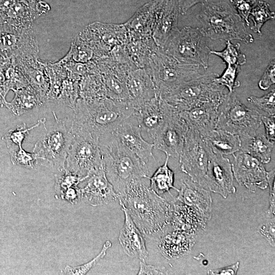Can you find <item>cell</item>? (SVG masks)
I'll return each mask as SVG.
<instances>
[{"mask_svg":"<svg viewBox=\"0 0 275 275\" xmlns=\"http://www.w3.org/2000/svg\"><path fill=\"white\" fill-rule=\"evenodd\" d=\"M238 12V14L248 26L250 23L249 19L250 13L256 5L257 0H230Z\"/></svg>","mask_w":275,"mask_h":275,"instance_id":"obj_39","label":"cell"},{"mask_svg":"<svg viewBox=\"0 0 275 275\" xmlns=\"http://www.w3.org/2000/svg\"><path fill=\"white\" fill-rule=\"evenodd\" d=\"M126 87L129 102L134 110L157 96L153 80L144 68L136 69L128 73Z\"/></svg>","mask_w":275,"mask_h":275,"instance_id":"obj_21","label":"cell"},{"mask_svg":"<svg viewBox=\"0 0 275 275\" xmlns=\"http://www.w3.org/2000/svg\"><path fill=\"white\" fill-rule=\"evenodd\" d=\"M106 177L119 197L133 180L148 179L149 168L118 140L114 133L98 141Z\"/></svg>","mask_w":275,"mask_h":275,"instance_id":"obj_3","label":"cell"},{"mask_svg":"<svg viewBox=\"0 0 275 275\" xmlns=\"http://www.w3.org/2000/svg\"><path fill=\"white\" fill-rule=\"evenodd\" d=\"M73 109L70 127L72 134L89 136L98 142L102 137L114 132L134 112L128 101L108 97L95 101L79 98Z\"/></svg>","mask_w":275,"mask_h":275,"instance_id":"obj_1","label":"cell"},{"mask_svg":"<svg viewBox=\"0 0 275 275\" xmlns=\"http://www.w3.org/2000/svg\"><path fill=\"white\" fill-rule=\"evenodd\" d=\"M143 179L130 182L118 199L142 233L151 239L171 223L173 207Z\"/></svg>","mask_w":275,"mask_h":275,"instance_id":"obj_2","label":"cell"},{"mask_svg":"<svg viewBox=\"0 0 275 275\" xmlns=\"http://www.w3.org/2000/svg\"><path fill=\"white\" fill-rule=\"evenodd\" d=\"M32 1H37L38 0H32Z\"/></svg>","mask_w":275,"mask_h":275,"instance_id":"obj_47","label":"cell"},{"mask_svg":"<svg viewBox=\"0 0 275 275\" xmlns=\"http://www.w3.org/2000/svg\"><path fill=\"white\" fill-rule=\"evenodd\" d=\"M261 233L268 238L269 242L274 245V224L271 223L268 226H263L260 229Z\"/></svg>","mask_w":275,"mask_h":275,"instance_id":"obj_46","label":"cell"},{"mask_svg":"<svg viewBox=\"0 0 275 275\" xmlns=\"http://www.w3.org/2000/svg\"><path fill=\"white\" fill-rule=\"evenodd\" d=\"M216 73L205 72L172 90L161 98L181 112L207 102L221 103L227 94L226 88L214 80Z\"/></svg>","mask_w":275,"mask_h":275,"instance_id":"obj_6","label":"cell"},{"mask_svg":"<svg viewBox=\"0 0 275 275\" xmlns=\"http://www.w3.org/2000/svg\"><path fill=\"white\" fill-rule=\"evenodd\" d=\"M249 17L253 22L251 30L261 35L262 25L266 21L274 18V13L270 11L268 3L264 1H259L253 8Z\"/></svg>","mask_w":275,"mask_h":275,"instance_id":"obj_32","label":"cell"},{"mask_svg":"<svg viewBox=\"0 0 275 275\" xmlns=\"http://www.w3.org/2000/svg\"><path fill=\"white\" fill-rule=\"evenodd\" d=\"M226 48L221 51L211 50V54L219 57L227 65L241 66L245 63V55L240 50L239 43L233 44L229 40L226 41Z\"/></svg>","mask_w":275,"mask_h":275,"instance_id":"obj_33","label":"cell"},{"mask_svg":"<svg viewBox=\"0 0 275 275\" xmlns=\"http://www.w3.org/2000/svg\"><path fill=\"white\" fill-rule=\"evenodd\" d=\"M65 162L67 170L85 180L103 167L98 142L89 136L73 135Z\"/></svg>","mask_w":275,"mask_h":275,"instance_id":"obj_11","label":"cell"},{"mask_svg":"<svg viewBox=\"0 0 275 275\" xmlns=\"http://www.w3.org/2000/svg\"><path fill=\"white\" fill-rule=\"evenodd\" d=\"M56 122L46 129L44 135L36 143L33 150L37 162L52 170L62 172L65 168L68 151L73 135L65 122L58 119L53 113Z\"/></svg>","mask_w":275,"mask_h":275,"instance_id":"obj_8","label":"cell"},{"mask_svg":"<svg viewBox=\"0 0 275 275\" xmlns=\"http://www.w3.org/2000/svg\"><path fill=\"white\" fill-rule=\"evenodd\" d=\"M203 139L214 153L223 156L240 150V137L221 129L215 128Z\"/></svg>","mask_w":275,"mask_h":275,"instance_id":"obj_26","label":"cell"},{"mask_svg":"<svg viewBox=\"0 0 275 275\" xmlns=\"http://www.w3.org/2000/svg\"><path fill=\"white\" fill-rule=\"evenodd\" d=\"M260 128L254 136L240 138V150L256 157L262 163H268L274 149V142L269 141L265 134L260 131Z\"/></svg>","mask_w":275,"mask_h":275,"instance_id":"obj_27","label":"cell"},{"mask_svg":"<svg viewBox=\"0 0 275 275\" xmlns=\"http://www.w3.org/2000/svg\"><path fill=\"white\" fill-rule=\"evenodd\" d=\"M239 266V262H237L235 264L225 267L210 270L207 272L208 274L223 275V274H236Z\"/></svg>","mask_w":275,"mask_h":275,"instance_id":"obj_43","label":"cell"},{"mask_svg":"<svg viewBox=\"0 0 275 275\" xmlns=\"http://www.w3.org/2000/svg\"><path fill=\"white\" fill-rule=\"evenodd\" d=\"M221 103L207 102L179 112L188 128L197 131L202 138L216 128L218 107Z\"/></svg>","mask_w":275,"mask_h":275,"instance_id":"obj_19","label":"cell"},{"mask_svg":"<svg viewBox=\"0 0 275 275\" xmlns=\"http://www.w3.org/2000/svg\"><path fill=\"white\" fill-rule=\"evenodd\" d=\"M63 174H56L55 177L54 189L56 196L61 199L64 193L69 188L77 186L84 179L67 170L65 168Z\"/></svg>","mask_w":275,"mask_h":275,"instance_id":"obj_34","label":"cell"},{"mask_svg":"<svg viewBox=\"0 0 275 275\" xmlns=\"http://www.w3.org/2000/svg\"><path fill=\"white\" fill-rule=\"evenodd\" d=\"M197 17L202 24V31L211 39L238 40L245 43L254 41L244 21L226 3L205 1Z\"/></svg>","mask_w":275,"mask_h":275,"instance_id":"obj_4","label":"cell"},{"mask_svg":"<svg viewBox=\"0 0 275 275\" xmlns=\"http://www.w3.org/2000/svg\"><path fill=\"white\" fill-rule=\"evenodd\" d=\"M124 213V223L121 229L119 241L125 253L129 257L146 262L148 257L145 240L139 229L135 225L124 205L120 204Z\"/></svg>","mask_w":275,"mask_h":275,"instance_id":"obj_22","label":"cell"},{"mask_svg":"<svg viewBox=\"0 0 275 275\" xmlns=\"http://www.w3.org/2000/svg\"><path fill=\"white\" fill-rule=\"evenodd\" d=\"M45 118H41L38 122L30 127H26L25 124L23 123L18 126L15 129H10L7 131L2 138L9 149L18 147L22 148V143L29 132L40 126L44 124Z\"/></svg>","mask_w":275,"mask_h":275,"instance_id":"obj_31","label":"cell"},{"mask_svg":"<svg viewBox=\"0 0 275 275\" xmlns=\"http://www.w3.org/2000/svg\"><path fill=\"white\" fill-rule=\"evenodd\" d=\"M11 160L13 164L18 165L27 169H33L37 159L35 154L29 153L22 148L16 147L9 149Z\"/></svg>","mask_w":275,"mask_h":275,"instance_id":"obj_37","label":"cell"},{"mask_svg":"<svg viewBox=\"0 0 275 275\" xmlns=\"http://www.w3.org/2000/svg\"><path fill=\"white\" fill-rule=\"evenodd\" d=\"M120 142L134 154L150 171L151 162L156 160L153 154V143L145 141L134 116L123 121L114 132Z\"/></svg>","mask_w":275,"mask_h":275,"instance_id":"obj_14","label":"cell"},{"mask_svg":"<svg viewBox=\"0 0 275 275\" xmlns=\"http://www.w3.org/2000/svg\"><path fill=\"white\" fill-rule=\"evenodd\" d=\"M157 46L152 37L130 40L126 45L130 60L135 69L144 68Z\"/></svg>","mask_w":275,"mask_h":275,"instance_id":"obj_28","label":"cell"},{"mask_svg":"<svg viewBox=\"0 0 275 275\" xmlns=\"http://www.w3.org/2000/svg\"><path fill=\"white\" fill-rule=\"evenodd\" d=\"M212 150L197 131L188 128L179 157L182 171L193 181L205 187V176Z\"/></svg>","mask_w":275,"mask_h":275,"instance_id":"obj_10","label":"cell"},{"mask_svg":"<svg viewBox=\"0 0 275 275\" xmlns=\"http://www.w3.org/2000/svg\"><path fill=\"white\" fill-rule=\"evenodd\" d=\"M139 275L167 274L164 268H160L152 265L147 264L145 262L140 261Z\"/></svg>","mask_w":275,"mask_h":275,"instance_id":"obj_42","label":"cell"},{"mask_svg":"<svg viewBox=\"0 0 275 275\" xmlns=\"http://www.w3.org/2000/svg\"><path fill=\"white\" fill-rule=\"evenodd\" d=\"M171 105L158 96L146 102L134 110L142 132L146 133L152 140L166 119Z\"/></svg>","mask_w":275,"mask_h":275,"instance_id":"obj_18","label":"cell"},{"mask_svg":"<svg viewBox=\"0 0 275 275\" xmlns=\"http://www.w3.org/2000/svg\"><path fill=\"white\" fill-rule=\"evenodd\" d=\"M144 69L151 76L157 96L161 98L180 85L205 73L203 67L181 63L157 46L153 49Z\"/></svg>","mask_w":275,"mask_h":275,"instance_id":"obj_5","label":"cell"},{"mask_svg":"<svg viewBox=\"0 0 275 275\" xmlns=\"http://www.w3.org/2000/svg\"><path fill=\"white\" fill-rule=\"evenodd\" d=\"M233 176L230 160L212 151L205 176V187L226 198L236 191Z\"/></svg>","mask_w":275,"mask_h":275,"instance_id":"obj_15","label":"cell"},{"mask_svg":"<svg viewBox=\"0 0 275 275\" xmlns=\"http://www.w3.org/2000/svg\"><path fill=\"white\" fill-rule=\"evenodd\" d=\"M180 13L184 15L189 9L199 3H203L206 0H177Z\"/></svg>","mask_w":275,"mask_h":275,"instance_id":"obj_44","label":"cell"},{"mask_svg":"<svg viewBox=\"0 0 275 275\" xmlns=\"http://www.w3.org/2000/svg\"><path fill=\"white\" fill-rule=\"evenodd\" d=\"M240 71V66L228 65L223 74L216 77L214 80L218 84L227 88L229 92L232 93L240 86L239 81L236 80Z\"/></svg>","mask_w":275,"mask_h":275,"instance_id":"obj_36","label":"cell"},{"mask_svg":"<svg viewBox=\"0 0 275 275\" xmlns=\"http://www.w3.org/2000/svg\"><path fill=\"white\" fill-rule=\"evenodd\" d=\"M163 0H153L145 5L124 25L129 40L152 37Z\"/></svg>","mask_w":275,"mask_h":275,"instance_id":"obj_17","label":"cell"},{"mask_svg":"<svg viewBox=\"0 0 275 275\" xmlns=\"http://www.w3.org/2000/svg\"><path fill=\"white\" fill-rule=\"evenodd\" d=\"M112 242L106 240L100 252L95 258L89 262L79 266H71L66 265L62 270L64 274L70 275H84L87 274L101 259L105 257L106 252L112 246Z\"/></svg>","mask_w":275,"mask_h":275,"instance_id":"obj_35","label":"cell"},{"mask_svg":"<svg viewBox=\"0 0 275 275\" xmlns=\"http://www.w3.org/2000/svg\"><path fill=\"white\" fill-rule=\"evenodd\" d=\"M233 176L238 183L252 192L268 186L267 171L263 163L252 155L239 150L233 155Z\"/></svg>","mask_w":275,"mask_h":275,"instance_id":"obj_13","label":"cell"},{"mask_svg":"<svg viewBox=\"0 0 275 275\" xmlns=\"http://www.w3.org/2000/svg\"><path fill=\"white\" fill-rule=\"evenodd\" d=\"M179 12L177 0H163L152 36L158 47L162 48L178 31Z\"/></svg>","mask_w":275,"mask_h":275,"instance_id":"obj_23","label":"cell"},{"mask_svg":"<svg viewBox=\"0 0 275 275\" xmlns=\"http://www.w3.org/2000/svg\"><path fill=\"white\" fill-rule=\"evenodd\" d=\"M195 243V234L174 230L161 237L158 246L162 255L171 260L186 254Z\"/></svg>","mask_w":275,"mask_h":275,"instance_id":"obj_25","label":"cell"},{"mask_svg":"<svg viewBox=\"0 0 275 275\" xmlns=\"http://www.w3.org/2000/svg\"><path fill=\"white\" fill-rule=\"evenodd\" d=\"M248 102L254 104L268 115H275V89L273 88L267 94L261 97L251 96L247 99Z\"/></svg>","mask_w":275,"mask_h":275,"instance_id":"obj_38","label":"cell"},{"mask_svg":"<svg viewBox=\"0 0 275 275\" xmlns=\"http://www.w3.org/2000/svg\"><path fill=\"white\" fill-rule=\"evenodd\" d=\"M261 119L265 128L266 138L271 142L275 140V117L274 116L261 115Z\"/></svg>","mask_w":275,"mask_h":275,"instance_id":"obj_41","label":"cell"},{"mask_svg":"<svg viewBox=\"0 0 275 275\" xmlns=\"http://www.w3.org/2000/svg\"><path fill=\"white\" fill-rule=\"evenodd\" d=\"M274 76L275 62L273 60L268 65L259 81L258 85L260 89L266 90L271 85L274 84Z\"/></svg>","mask_w":275,"mask_h":275,"instance_id":"obj_40","label":"cell"},{"mask_svg":"<svg viewBox=\"0 0 275 275\" xmlns=\"http://www.w3.org/2000/svg\"><path fill=\"white\" fill-rule=\"evenodd\" d=\"M267 178L270 188V206L274 207V169L267 172Z\"/></svg>","mask_w":275,"mask_h":275,"instance_id":"obj_45","label":"cell"},{"mask_svg":"<svg viewBox=\"0 0 275 275\" xmlns=\"http://www.w3.org/2000/svg\"><path fill=\"white\" fill-rule=\"evenodd\" d=\"M166 157L163 165L159 167L153 175L148 177L150 187L158 195L162 196L166 193H170L172 188L177 191L178 189L174 186V173L168 166L169 156Z\"/></svg>","mask_w":275,"mask_h":275,"instance_id":"obj_30","label":"cell"},{"mask_svg":"<svg viewBox=\"0 0 275 275\" xmlns=\"http://www.w3.org/2000/svg\"><path fill=\"white\" fill-rule=\"evenodd\" d=\"M42 104V100L31 88L15 91V96L11 102H6L7 107L16 115L23 114Z\"/></svg>","mask_w":275,"mask_h":275,"instance_id":"obj_29","label":"cell"},{"mask_svg":"<svg viewBox=\"0 0 275 275\" xmlns=\"http://www.w3.org/2000/svg\"><path fill=\"white\" fill-rule=\"evenodd\" d=\"M187 127L179 115V111L171 105L162 125L154 136V149L169 157L179 158L183 147Z\"/></svg>","mask_w":275,"mask_h":275,"instance_id":"obj_12","label":"cell"},{"mask_svg":"<svg viewBox=\"0 0 275 275\" xmlns=\"http://www.w3.org/2000/svg\"><path fill=\"white\" fill-rule=\"evenodd\" d=\"M201 28L185 26L179 30L162 48L181 63L197 64L206 70L211 50Z\"/></svg>","mask_w":275,"mask_h":275,"instance_id":"obj_9","label":"cell"},{"mask_svg":"<svg viewBox=\"0 0 275 275\" xmlns=\"http://www.w3.org/2000/svg\"><path fill=\"white\" fill-rule=\"evenodd\" d=\"M175 200L195 209L208 221L211 216L212 199L206 188L193 181L189 177L181 180Z\"/></svg>","mask_w":275,"mask_h":275,"instance_id":"obj_20","label":"cell"},{"mask_svg":"<svg viewBox=\"0 0 275 275\" xmlns=\"http://www.w3.org/2000/svg\"><path fill=\"white\" fill-rule=\"evenodd\" d=\"M261 114L242 103L235 92H228L218 107L216 128L238 135L254 136L262 125Z\"/></svg>","mask_w":275,"mask_h":275,"instance_id":"obj_7","label":"cell"},{"mask_svg":"<svg viewBox=\"0 0 275 275\" xmlns=\"http://www.w3.org/2000/svg\"><path fill=\"white\" fill-rule=\"evenodd\" d=\"M207 222L193 208L176 201L173 204L171 223L174 230L195 234L205 228Z\"/></svg>","mask_w":275,"mask_h":275,"instance_id":"obj_24","label":"cell"},{"mask_svg":"<svg viewBox=\"0 0 275 275\" xmlns=\"http://www.w3.org/2000/svg\"><path fill=\"white\" fill-rule=\"evenodd\" d=\"M86 180L87 184L80 190L81 200L87 204L93 206H102L119 198V195L106 177L103 167L91 173Z\"/></svg>","mask_w":275,"mask_h":275,"instance_id":"obj_16","label":"cell"}]
</instances>
